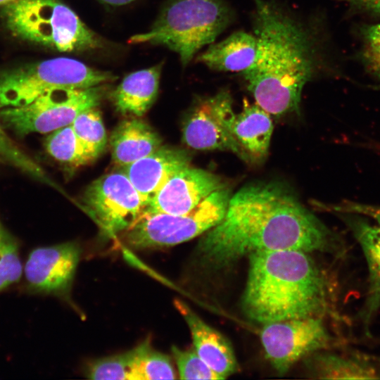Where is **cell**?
I'll use <instances>...</instances> for the list:
<instances>
[{"label":"cell","mask_w":380,"mask_h":380,"mask_svg":"<svg viewBox=\"0 0 380 380\" xmlns=\"http://www.w3.org/2000/svg\"><path fill=\"white\" fill-rule=\"evenodd\" d=\"M2 16L15 36L60 52L101 46L97 35L59 0H18L4 6Z\"/></svg>","instance_id":"obj_5"},{"label":"cell","mask_w":380,"mask_h":380,"mask_svg":"<svg viewBox=\"0 0 380 380\" xmlns=\"http://www.w3.org/2000/svg\"><path fill=\"white\" fill-rule=\"evenodd\" d=\"M234 114L232 98L227 89L201 100L185 122L184 142L196 150L228 151L243 160L231 129Z\"/></svg>","instance_id":"obj_11"},{"label":"cell","mask_w":380,"mask_h":380,"mask_svg":"<svg viewBox=\"0 0 380 380\" xmlns=\"http://www.w3.org/2000/svg\"><path fill=\"white\" fill-rule=\"evenodd\" d=\"M333 208L336 212L352 213L363 215L372 221L380 229V205L347 202L334 205Z\"/></svg>","instance_id":"obj_30"},{"label":"cell","mask_w":380,"mask_h":380,"mask_svg":"<svg viewBox=\"0 0 380 380\" xmlns=\"http://www.w3.org/2000/svg\"><path fill=\"white\" fill-rule=\"evenodd\" d=\"M232 132L239 144L243 161L256 164L267 156L273 132L270 115L256 103L244 100L242 110L234 114Z\"/></svg>","instance_id":"obj_17"},{"label":"cell","mask_w":380,"mask_h":380,"mask_svg":"<svg viewBox=\"0 0 380 380\" xmlns=\"http://www.w3.org/2000/svg\"><path fill=\"white\" fill-rule=\"evenodd\" d=\"M258 58L256 37L241 30L211 44L197 59L213 70L242 73L254 68Z\"/></svg>","instance_id":"obj_18"},{"label":"cell","mask_w":380,"mask_h":380,"mask_svg":"<svg viewBox=\"0 0 380 380\" xmlns=\"http://www.w3.org/2000/svg\"><path fill=\"white\" fill-rule=\"evenodd\" d=\"M260 341L265 357L280 374L300 359L332 346L322 317L282 320L263 324Z\"/></svg>","instance_id":"obj_9"},{"label":"cell","mask_w":380,"mask_h":380,"mask_svg":"<svg viewBox=\"0 0 380 380\" xmlns=\"http://www.w3.org/2000/svg\"><path fill=\"white\" fill-rule=\"evenodd\" d=\"M162 65L127 75L112 93L116 110L123 115H143L155 101Z\"/></svg>","instance_id":"obj_20"},{"label":"cell","mask_w":380,"mask_h":380,"mask_svg":"<svg viewBox=\"0 0 380 380\" xmlns=\"http://www.w3.org/2000/svg\"><path fill=\"white\" fill-rule=\"evenodd\" d=\"M47 153L62 163L80 166L94 160L70 125L49 133L45 141Z\"/></svg>","instance_id":"obj_22"},{"label":"cell","mask_w":380,"mask_h":380,"mask_svg":"<svg viewBox=\"0 0 380 380\" xmlns=\"http://www.w3.org/2000/svg\"><path fill=\"white\" fill-rule=\"evenodd\" d=\"M346 2L355 8L372 14L380 15V0H338Z\"/></svg>","instance_id":"obj_31"},{"label":"cell","mask_w":380,"mask_h":380,"mask_svg":"<svg viewBox=\"0 0 380 380\" xmlns=\"http://www.w3.org/2000/svg\"><path fill=\"white\" fill-rule=\"evenodd\" d=\"M114 162L127 166L157 150L162 144L158 134L143 120H123L110 137Z\"/></svg>","instance_id":"obj_21"},{"label":"cell","mask_w":380,"mask_h":380,"mask_svg":"<svg viewBox=\"0 0 380 380\" xmlns=\"http://www.w3.org/2000/svg\"><path fill=\"white\" fill-rule=\"evenodd\" d=\"M82 201L102 228L111 233L129 228L145 208L127 175L120 171L94 181L86 189Z\"/></svg>","instance_id":"obj_10"},{"label":"cell","mask_w":380,"mask_h":380,"mask_svg":"<svg viewBox=\"0 0 380 380\" xmlns=\"http://www.w3.org/2000/svg\"><path fill=\"white\" fill-rule=\"evenodd\" d=\"M23 274L19 243L0 217V292L18 283Z\"/></svg>","instance_id":"obj_26"},{"label":"cell","mask_w":380,"mask_h":380,"mask_svg":"<svg viewBox=\"0 0 380 380\" xmlns=\"http://www.w3.org/2000/svg\"><path fill=\"white\" fill-rule=\"evenodd\" d=\"M175 305L189 328L197 355L223 379L235 373L238 369L236 357L224 336L204 322L185 303L175 300Z\"/></svg>","instance_id":"obj_16"},{"label":"cell","mask_w":380,"mask_h":380,"mask_svg":"<svg viewBox=\"0 0 380 380\" xmlns=\"http://www.w3.org/2000/svg\"><path fill=\"white\" fill-rule=\"evenodd\" d=\"M224 187L226 184L219 176L189 165L165 183L146 205L143 213H186L213 192Z\"/></svg>","instance_id":"obj_13"},{"label":"cell","mask_w":380,"mask_h":380,"mask_svg":"<svg viewBox=\"0 0 380 380\" xmlns=\"http://www.w3.org/2000/svg\"><path fill=\"white\" fill-rule=\"evenodd\" d=\"M100 1L110 6H122L131 3L134 0H99Z\"/></svg>","instance_id":"obj_32"},{"label":"cell","mask_w":380,"mask_h":380,"mask_svg":"<svg viewBox=\"0 0 380 380\" xmlns=\"http://www.w3.org/2000/svg\"><path fill=\"white\" fill-rule=\"evenodd\" d=\"M136 348L131 380L174 379L175 371L170 357L153 350L148 341Z\"/></svg>","instance_id":"obj_23"},{"label":"cell","mask_w":380,"mask_h":380,"mask_svg":"<svg viewBox=\"0 0 380 380\" xmlns=\"http://www.w3.org/2000/svg\"><path fill=\"white\" fill-rule=\"evenodd\" d=\"M80 253L79 245L75 242L32 250L23 267L27 291L34 294L67 296Z\"/></svg>","instance_id":"obj_12"},{"label":"cell","mask_w":380,"mask_h":380,"mask_svg":"<svg viewBox=\"0 0 380 380\" xmlns=\"http://www.w3.org/2000/svg\"><path fill=\"white\" fill-rule=\"evenodd\" d=\"M104 89L55 88L42 94L30 103L1 108L0 119L20 136L31 133H51L72 124L82 111L96 107Z\"/></svg>","instance_id":"obj_8"},{"label":"cell","mask_w":380,"mask_h":380,"mask_svg":"<svg viewBox=\"0 0 380 380\" xmlns=\"http://www.w3.org/2000/svg\"><path fill=\"white\" fill-rule=\"evenodd\" d=\"M258 58L241 73L255 103L279 117L299 109L305 84L333 70L322 19L303 16L275 0H252Z\"/></svg>","instance_id":"obj_2"},{"label":"cell","mask_w":380,"mask_h":380,"mask_svg":"<svg viewBox=\"0 0 380 380\" xmlns=\"http://www.w3.org/2000/svg\"><path fill=\"white\" fill-rule=\"evenodd\" d=\"M0 163L13 167L44 184L57 188L42 167L25 152L6 132L1 123V119Z\"/></svg>","instance_id":"obj_24"},{"label":"cell","mask_w":380,"mask_h":380,"mask_svg":"<svg viewBox=\"0 0 380 380\" xmlns=\"http://www.w3.org/2000/svg\"><path fill=\"white\" fill-rule=\"evenodd\" d=\"M185 150L160 146L151 153L125 166V173L146 205L175 174L190 165Z\"/></svg>","instance_id":"obj_15"},{"label":"cell","mask_w":380,"mask_h":380,"mask_svg":"<svg viewBox=\"0 0 380 380\" xmlns=\"http://www.w3.org/2000/svg\"><path fill=\"white\" fill-rule=\"evenodd\" d=\"M279 250L338 255L344 246L287 189L255 183L231 196L223 219L200 241L198 254L221 268L253 253Z\"/></svg>","instance_id":"obj_1"},{"label":"cell","mask_w":380,"mask_h":380,"mask_svg":"<svg viewBox=\"0 0 380 380\" xmlns=\"http://www.w3.org/2000/svg\"><path fill=\"white\" fill-rule=\"evenodd\" d=\"M136 348L125 353L99 359L92 363L87 375L91 379L131 380Z\"/></svg>","instance_id":"obj_27"},{"label":"cell","mask_w":380,"mask_h":380,"mask_svg":"<svg viewBox=\"0 0 380 380\" xmlns=\"http://www.w3.org/2000/svg\"><path fill=\"white\" fill-rule=\"evenodd\" d=\"M310 363L319 379H380V356L365 352L318 353Z\"/></svg>","instance_id":"obj_19"},{"label":"cell","mask_w":380,"mask_h":380,"mask_svg":"<svg viewBox=\"0 0 380 380\" xmlns=\"http://www.w3.org/2000/svg\"><path fill=\"white\" fill-rule=\"evenodd\" d=\"M84 148L94 160L105 149L106 133L100 112L96 107L80 113L71 124Z\"/></svg>","instance_id":"obj_25"},{"label":"cell","mask_w":380,"mask_h":380,"mask_svg":"<svg viewBox=\"0 0 380 380\" xmlns=\"http://www.w3.org/2000/svg\"><path fill=\"white\" fill-rule=\"evenodd\" d=\"M172 352L181 379H224L204 362L194 349L182 350L172 346Z\"/></svg>","instance_id":"obj_28"},{"label":"cell","mask_w":380,"mask_h":380,"mask_svg":"<svg viewBox=\"0 0 380 380\" xmlns=\"http://www.w3.org/2000/svg\"><path fill=\"white\" fill-rule=\"evenodd\" d=\"M309 253L298 250L250 254L241 308L262 324L299 318L322 317L330 307L327 278Z\"/></svg>","instance_id":"obj_3"},{"label":"cell","mask_w":380,"mask_h":380,"mask_svg":"<svg viewBox=\"0 0 380 380\" xmlns=\"http://www.w3.org/2000/svg\"><path fill=\"white\" fill-rule=\"evenodd\" d=\"M361 36L362 61L367 70L380 80V23L364 26Z\"/></svg>","instance_id":"obj_29"},{"label":"cell","mask_w":380,"mask_h":380,"mask_svg":"<svg viewBox=\"0 0 380 380\" xmlns=\"http://www.w3.org/2000/svg\"><path fill=\"white\" fill-rule=\"evenodd\" d=\"M231 196L230 189L224 187L213 192L186 213H142L126 229L125 239L137 248L168 247L187 241L223 219Z\"/></svg>","instance_id":"obj_7"},{"label":"cell","mask_w":380,"mask_h":380,"mask_svg":"<svg viewBox=\"0 0 380 380\" xmlns=\"http://www.w3.org/2000/svg\"><path fill=\"white\" fill-rule=\"evenodd\" d=\"M18 0H0V6H6L8 4H13Z\"/></svg>","instance_id":"obj_33"},{"label":"cell","mask_w":380,"mask_h":380,"mask_svg":"<svg viewBox=\"0 0 380 380\" xmlns=\"http://www.w3.org/2000/svg\"><path fill=\"white\" fill-rule=\"evenodd\" d=\"M116 78L110 72L94 69L70 58L37 62L0 76V109L26 105L52 89H87Z\"/></svg>","instance_id":"obj_6"},{"label":"cell","mask_w":380,"mask_h":380,"mask_svg":"<svg viewBox=\"0 0 380 380\" xmlns=\"http://www.w3.org/2000/svg\"><path fill=\"white\" fill-rule=\"evenodd\" d=\"M235 20V11L225 0H170L151 28L131 37L128 42L165 46L186 66Z\"/></svg>","instance_id":"obj_4"},{"label":"cell","mask_w":380,"mask_h":380,"mask_svg":"<svg viewBox=\"0 0 380 380\" xmlns=\"http://www.w3.org/2000/svg\"><path fill=\"white\" fill-rule=\"evenodd\" d=\"M360 247L367 270V289L357 318L366 337L380 312V229L367 217L352 213L341 215Z\"/></svg>","instance_id":"obj_14"}]
</instances>
